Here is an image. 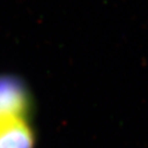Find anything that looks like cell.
<instances>
[{"label":"cell","instance_id":"1","mask_svg":"<svg viewBox=\"0 0 148 148\" xmlns=\"http://www.w3.org/2000/svg\"><path fill=\"white\" fill-rule=\"evenodd\" d=\"M34 133L27 116L0 113V148H34Z\"/></svg>","mask_w":148,"mask_h":148},{"label":"cell","instance_id":"2","mask_svg":"<svg viewBox=\"0 0 148 148\" xmlns=\"http://www.w3.org/2000/svg\"><path fill=\"white\" fill-rule=\"evenodd\" d=\"M31 100L25 86L16 78L0 76V113L12 112L27 116Z\"/></svg>","mask_w":148,"mask_h":148}]
</instances>
